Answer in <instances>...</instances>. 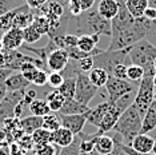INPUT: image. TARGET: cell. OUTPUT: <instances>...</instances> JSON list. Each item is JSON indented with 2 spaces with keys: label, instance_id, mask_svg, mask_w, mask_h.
<instances>
[{
  "label": "cell",
  "instance_id": "obj_1",
  "mask_svg": "<svg viewBox=\"0 0 156 155\" xmlns=\"http://www.w3.org/2000/svg\"><path fill=\"white\" fill-rule=\"evenodd\" d=\"M68 32L73 35H107L112 36L111 22L104 19L98 12V8L92 7L88 11L81 12L77 16H71Z\"/></svg>",
  "mask_w": 156,
  "mask_h": 155
},
{
  "label": "cell",
  "instance_id": "obj_2",
  "mask_svg": "<svg viewBox=\"0 0 156 155\" xmlns=\"http://www.w3.org/2000/svg\"><path fill=\"white\" fill-rule=\"evenodd\" d=\"M152 31H156L150 20L144 19L143 16L135 20V23L129 28L122 31L120 34L111 36V43H109L108 51H118V50H124V48L133 47L136 43L140 40L145 39V35H148Z\"/></svg>",
  "mask_w": 156,
  "mask_h": 155
},
{
  "label": "cell",
  "instance_id": "obj_3",
  "mask_svg": "<svg viewBox=\"0 0 156 155\" xmlns=\"http://www.w3.org/2000/svg\"><path fill=\"white\" fill-rule=\"evenodd\" d=\"M141 128H143V116L139 114V111L132 103L120 115L118 123L113 127V131L120 134L123 143L129 146L135 136L141 134Z\"/></svg>",
  "mask_w": 156,
  "mask_h": 155
},
{
  "label": "cell",
  "instance_id": "obj_4",
  "mask_svg": "<svg viewBox=\"0 0 156 155\" xmlns=\"http://www.w3.org/2000/svg\"><path fill=\"white\" fill-rule=\"evenodd\" d=\"M129 59L132 64L140 66L144 68V74L155 75L154 62L156 59V45H154L147 39H143L136 43L129 51Z\"/></svg>",
  "mask_w": 156,
  "mask_h": 155
},
{
  "label": "cell",
  "instance_id": "obj_5",
  "mask_svg": "<svg viewBox=\"0 0 156 155\" xmlns=\"http://www.w3.org/2000/svg\"><path fill=\"white\" fill-rule=\"evenodd\" d=\"M132 47L124 48V50H118V51H101L100 54L94 56V63L95 67H100L104 68L109 75L112 74L113 68L118 64H132L129 59V51Z\"/></svg>",
  "mask_w": 156,
  "mask_h": 155
},
{
  "label": "cell",
  "instance_id": "obj_6",
  "mask_svg": "<svg viewBox=\"0 0 156 155\" xmlns=\"http://www.w3.org/2000/svg\"><path fill=\"white\" fill-rule=\"evenodd\" d=\"M154 75L152 74H144V78L140 80L139 88L135 95L133 106L139 111L141 116L145 115L150 104L154 102Z\"/></svg>",
  "mask_w": 156,
  "mask_h": 155
},
{
  "label": "cell",
  "instance_id": "obj_7",
  "mask_svg": "<svg viewBox=\"0 0 156 155\" xmlns=\"http://www.w3.org/2000/svg\"><path fill=\"white\" fill-rule=\"evenodd\" d=\"M98 87L90 80L88 74L80 72L76 76V91H75V99L80 102L81 104L88 106L90 102L98 94Z\"/></svg>",
  "mask_w": 156,
  "mask_h": 155
},
{
  "label": "cell",
  "instance_id": "obj_8",
  "mask_svg": "<svg viewBox=\"0 0 156 155\" xmlns=\"http://www.w3.org/2000/svg\"><path fill=\"white\" fill-rule=\"evenodd\" d=\"M105 88L108 92V102L113 103L118 99H120L124 95H128L135 92L133 84H131L127 79H118L115 76L109 75L107 83H105Z\"/></svg>",
  "mask_w": 156,
  "mask_h": 155
},
{
  "label": "cell",
  "instance_id": "obj_9",
  "mask_svg": "<svg viewBox=\"0 0 156 155\" xmlns=\"http://www.w3.org/2000/svg\"><path fill=\"white\" fill-rule=\"evenodd\" d=\"M119 3V11L116 13V16L111 20V28H112V36L120 34L122 31L129 28L132 24L135 23V17L131 15L128 8L126 5V2L124 0H118Z\"/></svg>",
  "mask_w": 156,
  "mask_h": 155
},
{
  "label": "cell",
  "instance_id": "obj_10",
  "mask_svg": "<svg viewBox=\"0 0 156 155\" xmlns=\"http://www.w3.org/2000/svg\"><path fill=\"white\" fill-rule=\"evenodd\" d=\"M69 63V55L64 48H55L49 52L45 60V70L51 72H62Z\"/></svg>",
  "mask_w": 156,
  "mask_h": 155
},
{
  "label": "cell",
  "instance_id": "obj_11",
  "mask_svg": "<svg viewBox=\"0 0 156 155\" xmlns=\"http://www.w3.org/2000/svg\"><path fill=\"white\" fill-rule=\"evenodd\" d=\"M2 43H3V48L4 50H11V51L19 50L20 47H23V43H24L23 30L22 28L12 27L11 30L3 32Z\"/></svg>",
  "mask_w": 156,
  "mask_h": 155
},
{
  "label": "cell",
  "instance_id": "obj_12",
  "mask_svg": "<svg viewBox=\"0 0 156 155\" xmlns=\"http://www.w3.org/2000/svg\"><path fill=\"white\" fill-rule=\"evenodd\" d=\"M60 123H62V127L69 130L76 136L83 131L84 124L87 123V112L75 115H60Z\"/></svg>",
  "mask_w": 156,
  "mask_h": 155
},
{
  "label": "cell",
  "instance_id": "obj_13",
  "mask_svg": "<svg viewBox=\"0 0 156 155\" xmlns=\"http://www.w3.org/2000/svg\"><path fill=\"white\" fill-rule=\"evenodd\" d=\"M99 40H100V35H80L77 39L76 47L84 54L95 56L101 52V50H99L96 47Z\"/></svg>",
  "mask_w": 156,
  "mask_h": 155
},
{
  "label": "cell",
  "instance_id": "obj_14",
  "mask_svg": "<svg viewBox=\"0 0 156 155\" xmlns=\"http://www.w3.org/2000/svg\"><path fill=\"white\" fill-rule=\"evenodd\" d=\"M109 106H111V103L107 100V102L99 103L98 106H95L94 108H90V111L87 112V123H90V124L99 128L101 124V122H103V119H104L105 114H107Z\"/></svg>",
  "mask_w": 156,
  "mask_h": 155
},
{
  "label": "cell",
  "instance_id": "obj_15",
  "mask_svg": "<svg viewBox=\"0 0 156 155\" xmlns=\"http://www.w3.org/2000/svg\"><path fill=\"white\" fill-rule=\"evenodd\" d=\"M34 19H35V11L24 3L22 8H20V11L16 13L15 19H13V27L24 30V28L30 27L34 23Z\"/></svg>",
  "mask_w": 156,
  "mask_h": 155
},
{
  "label": "cell",
  "instance_id": "obj_16",
  "mask_svg": "<svg viewBox=\"0 0 156 155\" xmlns=\"http://www.w3.org/2000/svg\"><path fill=\"white\" fill-rule=\"evenodd\" d=\"M154 142L155 139L151 138L148 134H139V135H136L132 140V143L129 144L131 147L137 151V153H152V147H154Z\"/></svg>",
  "mask_w": 156,
  "mask_h": 155
},
{
  "label": "cell",
  "instance_id": "obj_17",
  "mask_svg": "<svg viewBox=\"0 0 156 155\" xmlns=\"http://www.w3.org/2000/svg\"><path fill=\"white\" fill-rule=\"evenodd\" d=\"M4 86L7 91H23L30 86V82L23 76V74L20 71H15L4 82Z\"/></svg>",
  "mask_w": 156,
  "mask_h": 155
},
{
  "label": "cell",
  "instance_id": "obj_18",
  "mask_svg": "<svg viewBox=\"0 0 156 155\" xmlns=\"http://www.w3.org/2000/svg\"><path fill=\"white\" fill-rule=\"evenodd\" d=\"M88 111H90L88 106L81 104L75 98H68V99L64 100L62 110L59 112L60 115H75V114H86Z\"/></svg>",
  "mask_w": 156,
  "mask_h": 155
},
{
  "label": "cell",
  "instance_id": "obj_19",
  "mask_svg": "<svg viewBox=\"0 0 156 155\" xmlns=\"http://www.w3.org/2000/svg\"><path fill=\"white\" fill-rule=\"evenodd\" d=\"M98 12L107 20H111L116 16L119 11V3L118 0H100L98 3Z\"/></svg>",
  "mask_w": 156,
  "mask_h": 155
},
{
  "label": "cell",
  "instance_id": "obj_20",
  "mask_svg": "<svg viewBox=\"0 0 156 155\" xmlns=\"http://www.w3.org/2000/svg\"><path fill=\"white\" fill-rule=\"evenodd\" d=\"M73 140H75V135L64 127H60L52 132V143L56 144L60 149L69 146Z\"/></svg>",
  "mask_w": 156,
  "mask_h": 155
},
{
  "label": "cell",
  "instance_id": "obj_21",
  "mask_svg": "<svg viewBox=\"0 0 156 155\" xmlns=\"http://www.w3.org/2000/svg\"><path fill=\"white\" fill-rule=\"evenodd\" d=\"M41 127H43V116L31 115L20 121V128L24 131V134H28V135H32L37 128Z\"/></svg>",
  "mask_w": 156,
  "mask_h": 155
},
{
  "label": "cell",
  "instance_id": "obj_22",
  "mask_svg": "<svg viewBox=\"0 0 156 155\" xmlns=\"http://www.w3.org/2000/svg\"><path fill=\"white\" fill-rule=\"evenodd\" d=\"M100 135L99 132H95V134H86L81 131L79 135V139H80V153L83 154H92L95 150V144H96V140H98V136Z\"/></svg>",
  "mask_w": 156,
  "mask_h": 155
},
{
  "label": "cell",
  "instance_id": "obj_23",
  "mask_svg": "<svg viewBox=\"0 0 156 155\" xmlns=\"http://www.w3.org/2000/svg\"><path fill=\"white\" fill-rule=\"evenodd\" d=\"M154 128H156V99L150 104L145 115L143 116V128H141V132L148 134Z\"/></svg>",
  "mask_w": 156,
  "mask_h": 155
},
{
  "label": "cell",
  "instance_id": "obj_24",
  "mask_svg": "<svg viewBox=\"0 0 156 155\" xmlns=\"http://www.w3.org/2000/svg\"><path fill=\"white\" fill-rule=\"evenodd\" d=\"M115 147V142H113V138L112 136H108V135H99L98 136V140H96V144H95V153L100 154V155H105V154H109L111 151L113 150Z\"/></svg>",
  "mask_w": 156,
  "mask_h": 155
},
{
  "label": "cell",
  "instance_id": "obj_25",
  "mask_svg": "<svg viewBox=\"0 0 156 155\" xmlns=\"http://www.w3.org/2000/svg\"><path fill=\"white\" fill-rule=\"evenodd\" d=\"M88 78L98 88H101L103 86H105L107 83L108 78H109V74L105 71L104 68H100V67H94L90 72H88Z\"/></svg>",
  "mask_w": 156,
  "mask_h": 155
},
{
  "label": "cell",
  "instance_id": "obj_26",
  "mask_svg": "<svg viewBox=\"0 0 156 155\" xmlns=\"http://www.w3.org/2000/svg\"><path fill=\"white\" fill-rule=\"evenodd\" d=\"M124 2H126L129 13L135 19H139L143 16L145 8L148 7V0H124Z\"/></svg>",
  "mask_w": 156,
  "mask_h": 155
},
{
  "label": "cell",
  "instance_id": "obj_27",
  "mask_svg": "<svg viewBox=\"0 0 156 155\" xmlns=\"http://www.w3.org/2000/svg\"><path fill=\"white\" fill-rule=\"evenodd\" d=\"M64 100H66V98L59 92V90H52L51 92H48L47 96H45V102H47L49 106V110L54 112H59L62 110Z\"/></svg>",
  "mask_w": 156,
  "mask_h": 155
},
{
  "label": "cell",
  "instance_id": "obj_28",
  "mask_svg": "<svg viewBox=\"0 0 156 155\" xmlns=\"http://www.w3.org/2000/svg\"><path fill=\"white\" fill-rule=\"evenodd\" d=\"M22 5H23V4H22ZM22 5L16 7V8H13V9H11V11L3 13V15L0 16V31L5 32V31L11 30V28L13 27V19H15L16 13L20 11Z\"/></svg>",
  "mask_w": 156,
  "mask_h": 155
},
{
  "label": "cell",
  "instance_id": "obj_29",
  "mask_svg": "<svg viewBox=\"0 0 156 155\" xmlns=\"http://www.w3.org/2000/svg\"><path fill=\"white\" fill-rule=\"evenodd\" d=\"M28 108H30L31 114L36 115V116H45V115H48L52 112L49 110L48 103L43 99H35L32 103L28 106Z\"/></svg>",
  "mask_w": 156,
  "mask_h": 155
},
{
  "label": "cell",
  "instance_id": "obj_30",
  "mask_svg": "<svg viewBox=\"0 0 156 155\" xmlns=\"http://www.w3.org/2000/svg\"><path fill=\"white\" fill-rule=\"evenodd\" d=\"M59 92L68 99V98H75V91H76V78H67L64 79L63 84L59 87Z\"/></svg>",
  "mask_w": 156,
  "mask_h": 155
},
{
  "label": "cell",
  "instance_id": "obj_31",
  "mask_svg": "<svg viewBox=\"0 0 156 155\" xmlns=\"http://www.w3.org/2000/svg\"><path fill=\"white\" fill-rule=\"evenodd\" d=\"M32 26L36 28L41 35H48L49 31H51V23H49V20L44 15H41V13H35V19H34Z\"/></svg>",
  "mask_w": 156,
  "mask_h": 155
},
{
  "label": "cell",
  "instance_id": "obj_32",
  "mask_svg": "<svg viewBox=\"0 0 156 155\" xmlns=\"http://www.w3.org/2000/svg\"><path fill=\"white\" fill-rule=\"evenodd\" d=\"M32 142L35 146L37 144H45V143H52V132L45 128H37L32 135Z\"/></svg>",
  "mask_w": 156,
  "mask_h": 155
},
{
  "label": "cell",
  "instance_id": "obj_33",
  "mask_svg": "<svg viewBox=\"0 0 156 155\" xmlns=\"http://www.w3.org/2000/svg\"><path fill=\"white\" fill-rule=\"evenodd\" d=\"M34 155H59L60 147H58L54 143H45V144H37L32 150Z\"/></svg>",
  "mask_w": 156,
  "mask_h": 155
},
{
  "label": "cell",
  "instance_id": "obj_34",
  "mask_svg": "<svg viewBox=\"0 0 156 155\" xmlns=\"http://www.w3.org/2000/svg\"><path fill=\"white\" fill-rule=\"evenodd\" d=\"M62 127V123H60V118H58L54 114H48L43 116V128L48 130V131L54 132L58 128Z\"/></svg>",
  "mask_w": 156,
  "mask_h": 155
},
{
  "label": "cell",
  "instance_id": "obj_35",
  "mask_svg": "<svg viewBox=\"0 0 156 155\" xmlns=\"http://www.w3.org/2000/svg\"><path fill=\"white\" fill-rule=\"evenodd\" d=\"M23 35H24V43H27V44L36 43V41H39V40H40V38H41V34L39 32V31L32 26V24H31L30 27L24 28V30H23Z\"/></svg>",
  "mask_w": 156,
  "mask_h": 155
},
{
  "label": "cell",
  "instance_id": "obj_36",
  "mask_svg": "<svg viewBox=\"0 0 156 155\" xmlns=\"http://www.w3.org/2000/svg\"><path fill=\"white\" fill-rule=\"evenodd\" d=\"M144 78V68L136 64H129L127 68V79L132 82H140Z\"/></svg>",
  "mask_w": 156,
  "mask_h": 155
},
{
  "label": "cell",
  "instance_id": "obj_37",
  "mask_svg": "<svg viewBox=\"0 0 156 155\" xmlns=\"http://www.w3.org/2000/svg\"><path fill=\"white\" fill-rule=\"evenodd\" d=\"M59 155H80V139L79 136H75V140L67 147L60 149Z\"/></svg>",
  "mask_w": 156,
  "mask_h": 155
},
{
  "label": "cell",
  "instance_id": "obj_38",
  "mask_svg": "<svg viewBox=\"0 0 156 155\" xmlns=\"http://www.w3.org/2000/svg\"><path fill=\"white\" fill-rule=\"evenodd\" d=\"M31 83L35 84V86H37V87L45 86V84L48 83V72H47V70L39 68L37 71H36V74L34 75L32 82H31Z\"/></svg>",
  "mask_w": 156,
  "mask_h": 155
},
{
  "label": "cell",
  "instance_id": "obj_39",
  "mask_svg": "<svg viewBox=\"0 0 156 155\" xmlns=\"http://www.w3.org/2000/svg\"><path fill=\"white\" fill-rule=\"evenodd\" d=\"M77 63V67L81 72H90L92 68L95 67V63H94V56H86V58L80 59V60H76Z\"/></svg>",
  "mask_w": 156,
  "mask_h": 155
},
{
  "label": "cell",
  "instance_id": "obj_40",
  "mask_svg": "<svg viewBox=\"0 0 156 155\" xmlns=\"http://www.w3.org/2000/svg\"><path fill=\"white\" fill-rule=\"evenodd\" d=\"M64 82V76L62 75V72H49L48 74V84L54 90H58Z\"/></svg>",
  "mask_w": 156,
  "mask_h": 155
},
{
  "label": "cell",
  "instance_id": "obj_41",
  "mask_svg": "<svg viewBox=\"0 0 156 155\" xmlns=\"http://www.w3.org/2000/svg\"><path fill=\"white\" fill-rule=\"evenodd\" d=\"M22 4L24 3H20V0H0V16Z\"/></svg>",
  "mask_w": 156,
  "mask_h": 155
},
{
  "label": "cell",
  "instance_id": "obj_42",
  "mask_svg": "<svg viewBox=\"0 0 156 155\" xmlns=\"http://www.w3.org/2000/svg\"><path fill=\"white\" fill-rule=\"evenodd\" d=\"M128 66L129 64H124V63L118 64L113 68L111 76H115V78H118V79H127V68H128Z\"/></svg>",
  "mask_w": 156,
  "mask_h": 155
},
{
  "label": "cell",
  "instance_id": "obj_43",
  "mask_svg": "<svg viewBox=\"0 0 156 155\" xmlns=\"http://www.w3.org/2000/svg\"><path fill=\"white\" fill-rule=\"evenodd\" d=\"M17 143H19L26 151H32L34 147H35V144L32 142V136L28 135V134H24L22 138L19 139V142H17Z\"/></svg>",
  "mask_w": 156,
  "mask_h": 155
},
{
  "label": "cell",
  "instance_id": "obj_44",
  "mask_svg": "<svg viewBox=\"0 0 156 155\" xmlns=\"http://www.w3.org/2000/svg\"><path fill=\"white\" fill-rule=\"evenodd\" d=\"M67 8H68V13L71 16H77L80 15L81 12V7L79 4L77 0H68V4H67Z\"/></svg>",
  "mask_w": 156,
  "mask_h": 155
},
{
  "label": "cell",
  "instance_id": "obj_45",
  "mask_svg": "<svg viewBox=\"0 0 156 155\" xmlns=\"http://www.w3.org/2000/svg\"><path fill=\"white\" fill-rule=\"evenodd\" d=\"M77 39L79 36L77 35H73V34H66L64 35V50L69 47H76L77 45Z\"/></svg>",
  "mask_w": 156,
  "mask_h": 155
},
{
  "label": "cell",
  "instance_id": "obj_46",
  "mask_svg": "<svg viewBox=\"0 0 156 155\" xmlns=\"http://www.w3.org/2000/svg\"><path fill=\"white\" fill-rule=\"evenodd\" d=\"M24 2H26V4L30 7V8L36 11V9H40L41 7H44L49 0H24Z\"/></svg>",
  "mask_w": 156,
  "mask_h": 155
},
{
  "label": "cell",
  "instance_id": "obj_47",
  "mask_svg": "<svg viewBox=\"0 0 156 155\" xmlns=\"http://www.w3.org/2000/svg\"><path fill=\"white\" fill-rule=\"evenodd\" d=\"M8 149H9V154H11V155H26V153H27V151L24 150L17 142L11 143Z\"/></svg>",
  "mask_w": 156,
  "mask_h": 155
},
{
  "label": "cell",
  "instance_id": "obj_48",
  "mask_svg": "<svg viewBox=\"0 0 156 155\" xmlns=\"http://www.w3.org/2000/svg\"><path fill=\"white\" fill-rule=\"evenodd\" d=\"M123 153L126 154V155H155L154 153H145V154H143V153H137V151H135L132 147L131 146H127V144H124L123 143Z\"/></svg>",
  "mask_w": 156,
  "mask_h": 155
},
{
  "label": "cell",
  "instance_id": "obj_49",
  "mask_svg": "<svg viewBox=\"0 0 156 155\" xmlns=\"http://www.w3.org/2000/svg\"><path fill=\"white\" fill-rule=\"evenodd\" d=\"M79 2V4L81 7V11H88V9H91L92 7L95 5V0H77Z\"/></svg>",
  "mask_w": 156,
  "mask_h": 155
},
{
  "label": "cell",
  "instance_id": "obj_50",
  "mask_svg": "<svg viewBox=\"0 0 156 155\" xmlns=\"http://www.w3.org/2000/svg\"><path fill=\"white\" fill-rule=\"evenodd\" d=\"M13 71L9 68H5V67H3V68H0V83L4 84V82L7 79L9 78V75H11Z\"/></svg>",
  "mask_w": 156,
  "mask_h": 155
},
{
  "label": "cell",
  "instance_id": "obj_51",
  "mask_svg": "<svg viewBox=\"0 0 156 155\" xmlns=\"http://www.w3.org/2000/svg\"><path fill=\"white\" fill-rule=\"evenodd\" d=\"M5 94H7V88H5V86H4L3 83H0V102L4 99Z\"/></svg>",
  "mask_w": 156,
  "mask_h": 155
},
{
  "label": "cell",
  "instance_id": "obj_52",
  "mask_svg": "<svg viewBox=\"0 0 156 155\" xmlns=\"http://www.w3.org/2000/svg\"><path fill=\"white\" fill-rule=\"evenodd\" d=\"M5 66V55H4V51H0V68Z\"/></svg>",
  "mask_w": 156,
  "mask_h": 155
},
{
  "label": "cell",
  "instance_id": "obj_53",
  "mask_svg": "<svg viewBox=\"0 0 156 155\" xmlns=\"http://www.w3.org/2000/svg\"><path fill=\"white\" fill-rule=\"evenodd\" d=\"M0 155H11V154H9V149H8V147H5V146L0 147Z\"/></svg>",
  "mask_w": 156,
  "mask_h": 155
},
{
  "label": "cell",
  "instance_id": "obj_54",
  "mask_svg": "<svg viewBox=\"0 0 156 155\" xmlns=\"http://www.w3.org/2000/svg\"><path fill=\"white\" fill-rule=\"evenodd\" d=\"M148 7H152L156 9V0H148Z\"/></svg>",
  "mask_w": 156,
  "mask_h": 155
},
{
  "label": "cell",
  "instance_id": "obj_55",
  "mask_svg": "<svg viewBox=\"0 0 156 155\" xmlns=\"http://www.w3.org/2000/svg\"><path fill=\"white\" fill-rule=\"evenodd\" d=\"M152 153H154L156 155V139H155V142H154V147H152Z\"/></svg>",
  "mask_w": 156,
  "mask_h": 155
},
{
  "label": "cell",
  "instance_id": "obj_56",
  "mask_svg": "<svg viewBox=\"0 0 156 155\" xmlns=\"http://www.w3.org/2000/svg\"><path fill=\"white\" fill-rule=\"evenodd\" d=\"M156 99V87H154V100Z\"/></svg>",
  "mask_w": 156,
  "mask_h": 155
},
{
  "label": "cell",
  "instance_id": "obj_57",
  "mask_svg": "<svg viewBox=\"0 0 156 155\" xmlns=\"http://www.w3.org/2000/svg\"><path fill=\"white\" fill-rule=\"evenodd\" d=\"M154 86L156 87V74H155V75H154Z\"/></svg>",
  "mask_w": 156,
  "mask_h": 155
},
{
  "label": "cell",
  "instance_id": "obj_58",
  "mask_svg": "<svg viewBox=\"0 0 156 155\" xmlns=\"http://www.w3.org/2000/svg\"><path fill=\"white\" fill-rule=\"evenodd\" d=\"M0 51H3V43H2V39H0Z\"/></svg>",
  "mask_w": 156,
  "mask_h": 155
},
{
  "label": "cell",
  "instance_id": "obj_59",
  "mask_svg": "<svg viewBox=\"0 0 156 155\" xmlns=\"http://www.w3.org/2000/svg\"><path fill=\"white\" fill-rule=\"evenodd\" d=\"M154 68H155V74H156V59H155V62H154Z\"/></svg>",
  "mask_w": 156,
  "mask_h": 155
},
{
  "label": "cell",
  "instance_id": "obj_60",
  "mask_svg": "<svg viewBox=\"0 0 156 155\" xmlns=\"http://www.w3.org/2000/svg\"><path fill=\"white\" fill-rule=\"evenodd\" d=\"M80 155H92V154H83V153H80Z\"/></svg>",
  "mask_w": 156,
  "mask_h": 155
},
{
  "label": "cell",
  "instance_id": "obj_61",
  "mask_svg": "<svg viewBox=\"0 0 156 155\" xmlns=\"http://www.w3.org/2000/svg\"><path fill=\"white\" fill-rule=\"evenodd\" d=\"M0 131H2V123H0Z\"/></svg>",
  "mask_w": 156,
  "mask_h": 155
},
{
  "label": "cell",
  "instance_id": "obj_62",
  "mask_svg": "<svg viewBox=\"0 0 156 155\" xmlns=\"http://www.w3.org/2000/svg\"><path fill=\"white\" fill-rule=\"evenodd\" d=\"M124 155H126V154H124Z\"/></svg>",
  "mask_w": 156,
  "mask_h": 155
}]
</instances>
